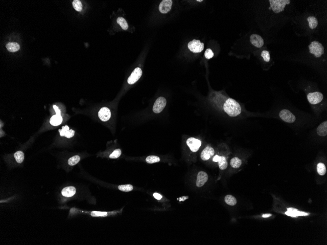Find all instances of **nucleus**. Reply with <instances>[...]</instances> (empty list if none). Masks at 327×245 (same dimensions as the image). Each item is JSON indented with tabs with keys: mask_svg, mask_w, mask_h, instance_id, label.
Wrapping results in <instances>:
<instances>
[{
	"mask_svg": "<svg viewBox=\"0 0 327 245\" xmlns=\"http://www.w3.org/2000/svg\"><path fill=\"white\" fill-rule=\"evenodd\" d=\"M223 109L229 116L231 117L240 115L241 112L240 104L236 100L231 98H228L225 100L223 105Z\"/></svg>",
	"mask_w": 327,
	"mask_h": 245,
	"instance_id": "obj_1",
	"label": "nucleus"
},
{
	"mask_svg": "<svg viewBox=\"0 0 327 245\" xmlns=\"http://www.w3.org/2000/svg\"><path fill=\"white\" fill-rule=\"evenodd\" d=\"M269 2L270 8H272L275 13H279L284 11L286 5L291 3V1L289 0H270Z\"/></svg>",
	"mask_w": 327,
	"mask_h": 245,
	"instance_id": "obj_2",
	"label": "nucleus"
},
{
	"mask_svg": "<svg viewBox=\"0 0 327 245\" xmlns=\"http://www.w3.org/2000/svg\"><path fill=\"white\" fill-rule=\"evenodd\" d=\"M308 48L309 52L311 54L315 55V57L316 58H319L324 53V47L323 45L316 41L311 42L308 45Z\"/></svg>",
	"mask_w": 327,
	"mask_h": 245,
	"instance_id": "obj_3",
	"label": "nucleus"
},
{
	"mask_svg": "<svg viewBox=\"0 0 327 245\" xmlns=\"http://www.w3.org/2000/svg\"><path fill=\"white\" fill-rule=\"evenodd\" d=\"M279 116L283 121L288 123H292L296 121V118L289 110L283 109L279 112Z\"/></svg>",
	"mask_w": 327,
	"mask_h": 245,
	"instance_id": "obj_4",
	"label": "nucleus"
},
{
	"mask_svg": "<svg viewBox=\"0 0 327 245\" xmlns=\"http://www.w3.org/2000/svg\"><path fill=\"white\" fill-rule=\"evenodd\" d=\"M324 96L323 94L319 92H309L307 95V99L312 105H315L319 103L323 99Z\"/></svg>",
	"mask_w": 327,
	"mask_h": 245,
	"instance_id": "obj_5",
	"label": "nucleus"
},
{
	"mask_svg": "<svg viewBox=\"0 0 327 245\" xmlns=\"http://www.w3.org/2000/svg\"><path fill=\"white\" fill-rule=\"evenodd\" d=\"M189 49L194 53L201 52L203 50L204 44L201 43L200 41L194 39L190 41L188 45Z\"/></svg>",
	"mask_w": 327,
	"mask_h": 245,
	"instance_id": "obj_6",
	"label": "nucleus"
},
{
	"mask_svg": "<svg viewBox=\"0 0 327 245\" xmlns=\"http://www.w3.org/2000/svg\"><path fill=\"white\" fill-rule=\"evenodd\" d=\"M167 104V100L164 97H159L157 99L153 107V111L156 114H159L164 110Z\"/></svg>",
	"mask_w": 327,
	"mask_h": 245,
	"instance_id": "obj_7",
	"label": "nucleus"
},
{
	"mask_svg": "<svg viewBox=\"0 0 327 245\" xmlns=\"http://www.w3.org/2000/svg\"><path fill=\"white\" fill-rule=\"evenodd\" d=\"M142 73H143V72L141 69L140 68H135L128 79V83L131 85L136 83L137 81H138V80L141 77Z\"/></svg>",
	"mask_w": 327,
	"mask_h": 245,
	"instance_id": "obj_8",
	"label": "nucleus"
},
{
	"mask_svg": "<svg viewBox=\"0 0 327 245\" xmlns=\"http://www.w3.org/2000/svg\"><path fill=\"white\" fill-rule=\"evenodd\" d=\"M187 144L192 151L196 152L199 150L200 147L201 146V143L199 139L194 138H190L187 139Z\"/></svg>",
	"mask_w": 327,
	"mask_h": 245,
	"instance_id": "obj_9",
	"label": "nucleus"
},
{
	"mask_svg": "<svg viewBox=\"0 0 327 245\" xmlns=\"http://www.w3.org/2000/svg\"><path fill=\"white\" fill-rule=\"evenodd\" d=\"M250 41L253 45L258 48H261L264 45V41L263 38L258 34H252L250 36Z\"/></svg>",
	"mask_w": 327,
	"mask_h": 245,
	"instance_id": "obj_10",
	"label": "nucleus"
},
{
	"mask_svg": "<svg viewBox=\"0 0 327 245\" xmlns=\"http://www.w3.org/2000/svg\"><path fill=\"white\" fill-rule=\"evenodd\" d=\"M172 5V0H163L159 6V11L162 13H167L171 10Z\"/></svg>",
	"mask_w": 327,
	"mask_h": 245,
	"instance_id": "obj_11",
	"label": "nucleus"
},
{
	"mask_svg": "<svg viewBox=\"0 0 327 245\" xmlns=\"http://www.w3.org/2000/svg\"><path fill=\"white\" fill-rule=\"evenodd\" d=\"M98 116H99V119L101 121H104V122L108 121L111 118V111L108 108H102L100 109L98 112Z\"/></svg>",
	"mask_w": 327,
	"mask_h": 245,
	"instance_id": "obj_12",
	"label": "nucleus"
},
{
	"mask_svg": "<svg viewBox=\"0 0 327 245\" xmlns=\"http://www.w3.org/2000/svg\"><path fill=\"white\" fill-rule=\"evenodd\" d=\"M215 154V150L211 146H207L202 151L200 155L201 159L204 161L208 160L212 156Z\"/></svg>",
	"mask_w": 327,
	"mask_h": 245,
	"instance_id": "obj_13",
	"label": "nucleus"
},
{
	"mask_svg": "<svg viewBox=\"0 0 327 245\" xmlns=\"http://www.w3.org/2000/svg\"><path fill=\"white\" fill-rule=\"evenodd\" d=\"M208 176L206 172L204 171H200L197 174V180H196V186L197 187H201L204 185L205 183L208 181Z\"/></svg>",
	"mask_w": 327,
	"mask_h": 245,
	"instance_id": "obj_14",
	"label": "nucleus"
},
{
	"mask_svg": "<svg viewBox=\"0 0 327 245\" xmlns=\"http://www.w3.org/2000/svg\"><path fill=\"white\" fill-rule=\"evenodd\" d=\"M285 214L288 216H291L292 217H297L298 216H308L309 215V213H308L303 211H299L297 209L294 208H288Z\"/></svg>",
	"mask_w": 327,
	"mask_h": 245,
	"instance_id": "obj_15",
	"label": "nucleus"
},
{
	"mask_svg": "<svg viewBox=\"0 0 327 245\" xmlns=\"http://www.w3.org/2000/svg\"><path fill=\"white\" fill-rule=\"evenodd\" d=\"M60 135L61 136H65L67 138H71L75 135V131L70 129L67 125L62 127V129L59 130Z\"/></svg>",
	"mask_w": 327,
	"mask_h": 245,
	"instance_id": "obj_16",
	"label": "nucleus"
},
{
	"mask_svg": "<svg viewBox=\"0 0 327 245\" xmlns=\"http://www.w3.org/2000/svg\"><path fill=\"white\" fill-rule=\"evenodd\" d=\"M317 134L320 136H326L327 135V121L325 120L321 123L316 129Z\"/></svg>",
	"mask_w": 327,
	"mask_h": 245,
	"instance_id": "obj_17",
	"label": "nucleus"
},
{
	"mask_svg": "<svg viewBox=\"0 0 327 245\" xmlns=\"http://www.w3.org/2000/svg\"><path fill=\"white\" fill-rule=\"evenodd\" d=\"M76 192V188L73 186H68L62 190V195L64 197H71L73 196Z\"/></svg>",
	"mask_w": 327,
	"mask_h": 245,
	"instance_id": "obj_18",
	"label": "nucleus"
},
{
	"mask_svg": "<svg viewBox=\"0 0 327 245\" xmlns=\"http://www.w3.org/2000/svg\"><path fill=\"white\" fill-rule=\"evenodd\" d=\"M217 162L219 163V168L220 169L223 170L226 169L227 167L228 162L226 159V157L223 156L219 155V159H218Z\"/></svg>",
	"mask_w": 327,
	"mask_h": 245,
	"instance_id": "obj_19",
	"label": "nucleus"
},
{
	"mask_svg": "<svg viewBox=\"0 0 327 245\" xmlns=\"http://www.w3.org/2000/svg\"><path fill=\"white\" fill-rule=\"evenodd\" d=\"M62 121H63V119H62V116L60 115H58L56 114V115L53 116L51 118L49 122L51 123V125L54 126H56L58 125H60V124H61Z\"/></svg>",
	"mask_w": 327,
	"mask_h": 245,
	"instance_id": "obj_20",
	"label": "nucleus"
},
{
	"mask_svg": "<svg viewBox=\"0 0 327 245\" xmlns=\"http://www.w3.org/2000/svg\"><path fill=\"white\" fill-rule=\"evenodd\" d=\"M6 48L9 52H17L20 49V45L16 42H9L7 44Z\"/></svg>",
	"mask_w": 327,
	"mask_h": 245,
	"instance_id": "obj_21",
	"label": "nucleus"
},
{
	"mask_svg": "<svg viewBox=\"0 0 327 245\" xmlns=\"http://www.w3.org/2000/svg\"><path fill=\"white\" fill-rule=\"evenodd\" d=\"M242 160L237 157H234L230 160V166L235 169L240 168Z\"/></svg>",
	"mask_w": 327,
	"mask_h": 245,
	"instance_id": "obj_22",
	"label": "nucleus"
},
{
	"mask_svg": "<svg viewBox=\"0 0 327 245\" xmlns=\"http://www.w3.org/2000/svg\"><path fill=\"white\" fill-rule=\"evenodd\" d=\"M225 201L227 205L231 206H234L236 205L237 201L236 199L234 196H232L231 195H228L225 196Z\"/></svg>",
	"mask_w": 327,
	"mask_h": 245,
	"instance_id": "obj_23",
	"label": "nucleus"
},
{
	"mask_svg": "<svg viewBox=\"0 0 327 245\" xmlns=\"http://www.w3.org/2000/svg\"><path fill=\"white\" fill-rule=\"evenodd\" d=\"M317 171L320 175L324 176L325 175L327 169H326V167L324 163H318L317 165Z\"/></svg>",
	"mask_w": 327,
	"mask_h": 245,
	"instance_id": "obj_24",
	"label": "nucleus"
},
{
	"mask_svg": "<svg viewBox=\"0 0 327 245\" xmlns=\"http://www.w3.org/2000/svg\"><path fill=\"white\" fill-rule=\"evenodd\" d=\"M309 26L312 29H315L318 25V21L315 17L310 16L308 18Z\"/></svg>",
	"mask_w": 327,
	"mask_h": 245,
	"instance_id": "obj_25",
	"label": "nucleus"
},
{
	"mask_svg": "<svg viewBox=\"0 0 327 245\" xmlns=\"http://www.w3.org/2000/svg\"><path fill=\"white\" fill-rule=\"evenodd\" d=\"M14 156L16 162L19 163H21L24 159V154L21 151H17L14 154Z\"/></svg>",
	"mask_w": 327,
	"mask_h": 245,
	"instance_id": "obj_26",
	"label": "nucleus"
},
{
	"mask_svg": "<svg viewBox=\"0 0 327 245\" xmlns=\"http://www.w3.org/2000/svg\"><path fill=\"white\" fill-rule=\"evenodd\" d=\"M117 22L118 24H119L121 25V27L124 30H127L128 29V25L127 22L124 19V18L120 17L118 18Z\"/></svg>",
	"mask_w": 327,
	"mask_h": 245,
	"instance_id": "obj_27",
	"label": "nucleus"
},
{
	"mask_svg": "<svg viewBox=\"0 0 327 245\" xmlns=\"http://www.w3.org/2000/svg\"><path fill=\"white\" fill-rule=\"evenodd\" d=\"M145 161L147 163H151V164L156 163L160 161V158L157 156H149L146 158Z\"/></svg>",
	"mask_w": 327,
	"mask_h": 245,
	"instance_id": "obj_28",
	"label": "nucleus"
},
{
	"mask_svg": "<svg viewBox=\"0 0 327 245\" xmlns=\"http://www.w3.org/2000/svg\"><path fill=\"white\" fill-rule=\"evenodd\" d=\"M80 158L78 155L74 156L73 157L70 158L68 161L69 165L70 166H75L77 164L78 162H80Z\"/></svg>",
	"mask_w": 327,
	"mask_h": 245,
	"instance_id": "obj_29",
	"label": "nucleus"
},
{
	"mask_svg": "<svg viewBox=\"0 0 327 245\" xmlns=\"http://www.w3.org/2000/svg\"><path fill=\"white\" fill-rule=\"evenodd\" d=\"M118 188L120 190L124 192H129L132 190L133 187L130 185H121L119 186Z\"/></svg>",
	"mask_w": 327,
	"mask_h": 245,
	"instance_id": "obj_30",
	"label": "nucleus"
},
{
	"mask_svg": "<svg viewBox=\"0 0 327 245\" xmlns=\"http://www.w3.org/2000/svg\"><path fill=\"white\" fill-rule=\"evenodd\" d=\"M73 5L75 10L77 12H80L82 9V5L81 2L79 0H75L73 2Z\"/></svg>",
	"mask_w": 327,
	"mask_h": 245,
	"instance_id": "obj_31",
	"label": "nucleus"
},
{
	"mask_svg": "<svg viewBox=\"0 0 327 245\" xmlns=\"http://www.w3.org/2000/svg\"><path fill=\"white\" fill-rule=\"evenodd\" d=\"M121 151L120 149H116L109 156L110 159H117L121 155Z\"/></svg>",
	"mask_w": 327,
	"mask_h": 245,
	"instance_id": "obj_32",
	"label": "nucleus"
},
{
	"mask_svg": "<svg viewBox=\"0 0 327 245\" xmlns=\"http://www.w3.org/2000/svg\"><path fill=\"white\" fill-rule=\"evenodd\" d=\"M261 57H263V59H264V61L265 62H269L270 61V54H269V52L267 51H263L261 52Z\"/></svg>",
	"mask_w": 327,
	"mask_h": 245,
	"instance_id": "obj_33",
	"label": "nucleus"
},
{
	"mask_svg": "<svg viewBox=\"0 0 327 245\" xmlns=\"http://www.w3.org/2000/svg\"><path fill=\"white\" fill-rule=\"evenodd\" d=\"M91 216L93 217H99V216H106L107 215V213L106 212H100V211H92L91 213Z\"/></svg>",
	"mask_w": 327,
	"mask_h": 245,
	"instance_id": "obj_34",
	"label": "nucleus"
},
{
	"mask_svg": "<svg viewBox=\"0 0 327 245\" xmlns=\"http://www.w3.org/2000/svg\"><path fill=\"white\" fill-rule=\"evenodd\" d=\"M213 56H214V53L213 52L212 50L210 49H206V51L205 52V56L207 59H211V58H213Z\"/></svg>",
	"mask_w": 327,
	"mask_h": 245,
	"instance_id": "obj_35",
	"label": "nucleus"
},
{
	"mask_svg": "<svg viewBox=\"0 0 327 245\" xmlns=\"http://www.w3.org/2000/svg\"><path fill=\"white\" fill-rule=\"evenodd\" d=\"M153 197L157 199V200H160L162 198V196L160 194L157 193H154L153 194Z\"/></svg>",
	"mask_w": 327,
	"mask_h": 245,
	"instance_id": "obj_36",
	"label": "nucleus"
},
{
	"mask_svg": "<svg viewBox=\"0 0 327 245\" xmlns=\"http://www.w3.org/2000/svg\"><path fill=\"white\" fill-rule=\"evenodd\" d=\"M53 109H54L55 111H56V115H60V109L57 107V106H56V105H53Z\"/></svg>",
	"mask_w": 327,
	"mask_h": 245,
	"instance_id": "obj_37",
	"label": "nucleus"
},
{
	"mask_svg": "<svg viewBox=\"0 0 327 245\" xmlns=\"http://www.w3.org/2000/svg\"><path fill=\"white\" fill-rule=\"evenodd\" d=\"M272 216V214H263V218H268V217H270V216Z\"/></svg>",
	"mask_w": 327,
	"mask_h": 245,
	"instance_id": "obj_38",
	"label": "nucleus"
},
{
	"mask_svg": "<svg viewBox=\"0 0 327 245\" xmlns=\"http://www.w3.org/2000/svg\"><path fill=\"white\" fill-rule=\"evenodd\" d=\"M197 2H203V1H202V0H200V1H199V0H197Z\"/></svg>",
	"mask_w": 327,
	"mask_h": 245,
	"instance_id": "obj_39",
	"label": "nucleus"
}]
</instances>
